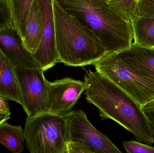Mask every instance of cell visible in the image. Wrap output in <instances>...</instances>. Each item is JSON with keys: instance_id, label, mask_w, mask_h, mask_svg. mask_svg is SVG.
Instances as JSON below:
<instances>
[{"instance_id": "cell-25", "label": "cell", "mask_w": 154, "mask_h": 153, "mask_svg": "<svg viewBox=\"0 0 154 153\" xmlns=\"http://www.w3.org/2000/svg\"><path fill=\"white\" fill-rule=\"evenodd\" d=\"M146 115L147 116L152 125L154 124V110L144 111Z\"/></svg>"}, {"instance_id": "cell-23", "label": "cell", "mask_w": 154, "mask_h": 153, "mask_svg": "<svg viewBox=\"0 0 154 153\" xmlns=\"http://www.w3.org/2000/svg\"><path fill=\"white\" fill-rule=\"evenodd\" d=\"M142 108L144 111H149V110H154V99L142 107Z\"/></svg>"}, {"instance_id": "cell-22", "label": "cell", "mask_w": 154, "mask_h": 153, "mask_svg": "<svg viewBox=\"0 0 154 153\" xmlns=\"http://www.w3.org/2000/svg\"><path fill=\"white\" fill-rule=\"evenodd\" d=\"M6 100L0 96V113H11Z\"/></svg>"}, {"instance_id": "cell-4", "label": "cell", "mask_w": 154, "mask_h": 153, "mask_svg": "<svg viewBox=\"0 0 154 153\" xmlns=\"http://www.w3.org/2000/svg\"><path fill=\"white\" fill-rule=\"evenodd\" d=\"M69 114L60 115L48 112L27 117L24 136L29 152L31 153H66L69 137Z\"/></svg>"}, {"instance_id": "cell-27", "label": "cell", "mask_w": 154, "mask_h": 153, "mask_svg": "<svg viewBox=\"0 0 154 153\" xmlns=\"http://www.w3.org/2000/svg\"><path fill=\"white\" fill-rule=\"evenodd\" d=\"M108 2L109 1H111V0H106Z\"/></svg>"}, {"instance_id": "cell-15", "label": "cell", "mask_w": 154, "mask_h": 153, "mask_svg": "<svg viewBox=\"0 0 154 153\" xmlns=\"http://www.w3.org/2000/svg\"><path fill=\"white\" fill-rule=\"evenodd\" d=\"M135 44L154 48V18L138 16L132 23Z\"/></svg>"}, {"instance_id": "cell-14", "label": "cell", "mask_w": 154, "mask_h": 153, "mask_svg": "<svg viewBox=\"0 0 154 153\" xmlns=\"http://www.w3.org/2000/svg\"><path fill=\"white\" fill-rule=\"evenodd\" d=\"M24 130L21 125L14 126L7 122L0 126V143L14 153H20L24 150Z\"/></svg>"}, {"instance_id": "cell-3", "label": "cell", "mask_w": 154, "mask_h": 153, "mask_svg": "<svg viewBox=\"0 0 154 153\" xmlns=\"http://www.w3.org/2000/svg\"><path fill=\"white\" fill-rule=\"evenodd\" d=\"M56 47L60 63L67 66L93 65L107 53L98 38L56 0L52 2Z\"/></svg>"}, {"instance_id": "cell-19", "label": "cell", "mask_w": 154, "mask_h": 153, "mask_svg": "<svg viewBox=\"0 0 154 153\" xmlns=\"http://www.w3.org/2000/svg\"><path fill=\"white\" fill-rule=\"evenodd\" d=\"M123 146L127 153H154V146L144 144L138 141H125L123 143Z\"/></svg>"}, {"instance_id": "cell-10", "label": "cell", "mask_w": 154, "mask_h": 153, "mask_svg": "<svg viewBox=\"0 0 154 153\" xmlns=\"http://www.w3.org/2000/svg\"><path fill=\"white\" fill-rule=\"evenodd\" d=\"M0 49L15 68H39L14 26L0 31Z\"/></svg>"}, {"instance_id": "cell-1", "label": "cell", "mask_w": 154, "mask_h": 153, "mask_svg": "<svg viewBox=\"0 0 154 153\" xmlns=\"http://www.w3.org/2000/svg\"><path fill=\"white\" fill-rule=\"evenodd\" d=\"M84 81L87 102L97 108L102 120L112 119L131 132L138 142L153 144L152 125L133 98L97 71L89 70Z\"/></svg>"}, {"instance_id": "cell-20", "label": "cell", "mask_w": 154, "mask_h": 153, "mask_svg": "<svg viewBox=\"0 0 154 153\" xmlns=\"http://www.w3.org/2000/svg\"><path fill=\"white\" fill-rule=\"evenodd\" d=\"M66 153H98L87 144L77 140H69L66 145Z\"/></svg>"}, {"instance_id": "cell-28", "label": "cell", "mask_w": 154, "mask_h": 153, "mask_svg": "<svg viewBox=\"0 0 154 153\" xmlns=\"http://www.w3.org/2000/svg\"><path fill=\"white\" fill-rule=\"evenodd\" d=\"M137 1L138 2V1H139V0H137Z\"/></svg>"}, {"instance_id": "cell-6", "label": "cell", "mask_w": 154, "mask_h": 153, "mask_svg": "<svg viewBox=\"0 0 154 153\" xmlns=\"http://www.w3.org/2000/svg\"><path fill=\"white\" fill-rule=\"evenodd\" d=\"M21 105L28 117L48 112L49 109L48 81L40 68H15Z\"/></svg>"}, {"instance_id": "cell-18", "label": "cell", "mask_w": 154, "mask_h": 153, "mask_svg": "<svg viewBox=\"0 0 154 153\" xmlns=\"http://www.w3.org/2000/svg\"><path fill=\"white\" fill-rule=\"evenodd\" d=\"M14 26L10 0H0V31Z\"/></svg>"}, {"instance_id": "cell-11", "label": "cell", "mask_w": 154, "mask_h": 153, "mask_svg": "<svg viewBox=\"0 0 154 153\" xmlns=\"http://www.w3.org/2000/svg\"><path fill=\"white\" fill-rule=\"evenodd\" d=\"M43 14L40 0H34L26 20L23 42L32 54L37 52L42 39Z\"/></svg>"}, {"instance_id": "cell-12", "label": "cell", "mask_w": 154, "mask_h": 153, "mask_svg": "<svg viewBox=\"0 0 154 153\" xmlns=\"http://www.w3.org/2000/svg\"><path fill=\"white\" fill-rule=\"evenodd\" d=\"M116 53L131 67L154 78V48L134 44L128 48Z\"/></svg>"}, {"instance_id": "cell-24", "label": "cell", "mask_w": 154, "mask_h": 153, "mask_svg": "<svg viewBox=\"0 0 154 153\" xmlns=\"http://www.w3.org/2000/svg\"><path fill=\"white\" fill-rule=\"evenodd\" d=\"M11 113H0V126L10 119Z\"/></svg>"}, {"instance_id": "cell-17", "label": "cell", "mask_w": 154, "mask_h": 153, "mask_svg": "<svg viewBox=\"0 0 154 153\" xmlns=\"http://www.w3.org/2000/svg\"><path fill=\"white\" fill-rule=\"evenodd\" d=\"M108 3L113 10L132 24L137 17V0H111Z\"/></svg>"}, {"instance_id": "cell-13", "label": "cell", "mask_w": 154, "mask_h": 153, "mask_svg": "<svg viewBox=\"0 0 154 153\" xmlns=\"http://www.w3.org/2000/svg\"><path fill=\"white\" fill-rule=\"evenodd\" d=\"M15 68L0 49V96L21 105L20 91Z\"/></svg>"}, {"instance_id": "cell-5", "label": "cell", "mask_w": 154, "mask_h": 153, "mask_svg": "<svg viewBox=\"0 0 154 153\" xmlns=\"http://www.w3.org/2000/svg\"><path fill=\"white\" fill-rule=\"evenodd\" d=\"M134 99L141 107L154 99V78L131 67L116 52L106 53L93 65Z\"/></svg>"}, {"instance_id": "cell-16", "label": "cell", "mask_w": 154, "mask_h": 153, "mask_svg": "<svg viewBox=\"0 0 154 153\" xmlns=\"http://www.w3.org/2000/svg\"><path fill=\"white\" fill-rule=\"evenodd\" d=\"M13 24L22 38L26 20L34 0H10Z\"/></svg>"}, {"instance_id": "cell-2", "label": "cell", "mask_w": 154, "mask_h": 153, "mask_svg": "<svg viewBox=\"0 0 154 153\" xmlns=\"http://www.w3.org/2000/svg\"><path fill=\"white\" fill-rule=\"evenodd\" d=\"M97 37L107 53H116L135 44L133 25L106 0H56Z\"/></svg>"}, {"instance_id": "cell-7", "label": "cell", "mask_w": 154, "mask_h": 153, "mask_svg": "<svg viewBox=\"0 0 154 153\" xmlns=\"http://www.w3.org/2000/svg\"><path fill=\"white\" fill-rule=\"evenodd\" d=\"M69 141H81L101 153H122L105 135L89 122L82 110H72L68 116Z\"/></svg>"}, {"instance_id": "cell-9", "label": "cell", "mask_w": 154, "mask_h": 153, "mask_svg": "<svg viewBox=\"0 0 154 153\" xmlns=\"http://www.w3.org/2000/svg\"><path fill=\"white\" fill-rule=\"evenodd\" d=\"M43 14L42 39L38 49L32 54L40 69L43 72L60 63L56 47L53 0H40Z\"/></svg>"}, {"instance_id": "cell-26", "label": "cell", "mask_w": 154, "mask_h": 153, "mask_svg": "<svg viewBox=\"0 0 154 153\" xmlns=\"http://www.w3.org/2000/svg\"><path fill=\"white\" fill-rule=\"evenodd\" d=\"M152 125L154 131V124H153V125Z\"/></svg>"}, {"instance_id": "cell-8", "label": "cell", "mask_w": 154, "mask_h": 153, "mask_svg": "<svg viewBox=\"0 0 154 153\" xmlns=\"http://www.w3.org/2000/svg\"><path fill=\"white\" fill-rule=\"evenodd\" d=\"M85 83L71 77L49 81V112L67 115L78 102L86 90Z\"/></svg>"}, {"instance_id": "cell-21", "label": "cell", "mask_w": 154, "mask_h": 153, "mask_svg": "<svg viewBox=\"0 0 154 153\" xmlns=\"http://www.w3.org/2000/svg\"><path fill=\"white\" fill-rule=\"evenodd\" d=\"M154 18V0H139L137 4V17Z\"/></svg>"}]
</instances>
